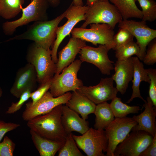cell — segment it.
Returning a JSON list of instances; mask_svg holds the SVG:
<instances>
[{"instance_id": "37", "label": "cell", "mask_w": 156, "mask_h": 156, "mask_svg": "<svg viewBox=\"0 0 156 156\" xmlns=\"http://www.w3.org/2000/svg\"><path fill=\"white\" fill-rule=\"evenodd\" d=\"M20 125H21L19 124L6 122L0 120V142L7 133L15 129Z\"/></svg>"}, {"instance_id": "9", "label": "cell", "mask_w": 156, "mask_h": 156, "mask_svg": "<svg viewBox=\"0 0 156 156\" xmlns=\"http://www.w3.org/2000/svg\"><path fill=\"white\" fill-rule=\"evenodd\" d=\"M89 8V6L87 5L76 6L72 3L65 11V18H67V21L62 26L57 27L56 38L51 50L52 60L55 63L57 61V51L61 42L70 35L78 23L85 20V15Z\"/></svg>"}, {"instance_id": "18", "label": "cell", "mask_w": 156, "mask_h": 156, "mask_svg": "<svg viewBox=\"0 0 156 156\" xmlns=\"http://www.w3.org/2000/svg\"><path fill=\"white\" fill-rule=\"evenodd\" d=\"M143 105L144 110L139 115H134L132 118L137 122L131 131H145L153 137L156 134V109L154 107L152 102L149 96Z\"/></svg>"}, {"instance_id": "3", "label": "cell", "mask_w": 156, "mask_h": 156, "mask_svg": "<svg viewBox=\"0 0 156 156\" xmlns=\"http://www.w3.org/2000/svg\"><path fill=\"white\" fill-rule=\"evenodd\" d=\"M26 60L34 67L40 85L52 80L57 65L52 60L51 50L45 49L34 42L28 48Z\"/></svg>"}, {"instance_id": "12", "label": "cell", "mask_w": 156, "mask_h": 156, "mask_svg": "<svg viewBox=\"0 0 156 156\" xmlns=\"http://www.w3.org/2000/svg\"><path fill=\"white\" fill-rule=\"evenodd\" d=\"M71 94L69 92L61 96L54 97L48 91L34 105H31L30 102L26 104L22 115V118L24 120L28 121L36 116L46 114L59 105L66 104Z\"/></svg>"}, {"instance_id": "36", "label": "cell", "mask_w": 156, "mask_h": 156, "mask_svg": "<svg viewBox=\"0 0 156 156\" xmlns=\"http://www.w3.org/2000/svg\"><path fill=\"white\" fill-rule=\"evenodd\" d=\"M142 61L145 64L148 65H153L156 62V40L150 44Z\"/></svg>"}, {"instance_id": "35", "label": "cell", "mask_w": 156, "mask_h": 156, "mask_svg": "<svg viewBox=\"0 0 156 156\" xmlns=\"http://www.w3.org/2000/svg\"><path fill=\"white\" fill-rule=\"evenodd\" d=\"M52 81V80L40 85L37 89L31 93L30 98L32 101L30 103L31 105L35 104L48 91L51 86Z\"/></svg>"}, {"instance_id": "29", "label": "cell", "mask_w": 156, "mask_h": 156, "mask_svg": "<svg viewBox=\"0 0 156 156\" xmlns=\"http://www.w3.org/2000/svg\"><path fill=\"white\" fill-rule=\"evenodd\" d=\"M72 133L67 135L65 142L58 151V156H83L78 149Z\"/></svg>"}, {"instance_id": "33", "label": "cell", "mask_w": 156, "mask_h": 156, "mask_svg": "<svg viewBox=\"0 0 156 156\" xmlns=\"http://www.w3.org/2000/svg\"><path fill=\"white\" fill-rule=\"evenodd\" d=\"M16 145L8 136L0 142V156H13Z\"/></svg>"}, {"instance_id": "19", "label": "cell", "mask_w": 156, "mask_h": 156, "mask_svg": "<svg viewBox=\"0 0 156 156\" xmlns=\"http://www.w3.org/2000/svg\"><path fill=\"white\" fill-rule=\"evenodd\" d=\"M86 45V42L81 39L70 38L67 44L58 53L55 74H60L64 68L73 63L81 48Z\"/></svg>"}, {"instance_id": "15", "label": "cell", "mask_w": 156, "mask_h": 156, "mask_svg": "<svg viewBox=\"0 0 156 156\" xmlns=\"http://www.w3.org/2000/svg\"><path fill=\"white\" fill-rule=\"evenodd\" d=\"M112 77L101 78L98 84L89 87L83 85L77 90L96 104L111 100L118 92L113 85Z\"/></svg>"}, {"instance_id": "14", "label": "cell", "mask_w": 156, "mask_h": 156, "mask_svg": "<svg viewBox=\"0 0 156 156\" xmlns=\"http://www.w3.org/2000/svg\"><path fill=\"white\" fill-rule=\"evenodd\" d=\"M118 27L128 30L135 37L142 60L147 46L156 38V30L149 27L146 22L142 21L122 20L119 23Z\"/></svg>"}, {"instance_id": "32", "label": "cell", "mask_w": 156, "mask_h": 156, "mask_svg": "<svg viewBox=\"0 0 156 156\" xmlns=\"http://www.w3.org/2000/svg\"><path fill=\"white\" fill-rule=\"evenodd\" d=\"M146 70L150 79L149 97L153 103L154 108L156 109V69L150 68Z\"/></svg>"}, {"instance_id": "13", "label": "cell", "mask_w": 156, "mask_h": 156, "mask_svg": "<svg viewBox=\"0 0 156 156\" xmlns=\"http://www.w3.org/2000/svg\"><path fill=\"white\" fill-rule=\"evenodd\" d=\"M109 50L105 45L99 44L97 47L86 45L83 47L79 53L80 60L92 64L97 67L103 74L109 75L114 69V62L109 58Z\"/></svg>"}, {"instance_id": "11", "label": "cell", "mask_w": 156, "mask_h": 156, "mask_svg": "<svg viewBox=\"0 0 156 156\" xmlns=\"http://www.w3.org/2000/svg\"><path fill=\"white\" fill-rule=\"evenodd\" d=\"M154 137L143 131H132L115 148L114 156H139Z\"/></svg>"}, {"instance_id": "20", "label": "cell", "mask_w": 156, "mask_h": 156, "mask_svg": "<svg viewBox=\"0 0 156 156\" xmlns=\"http://www.w3.org/2000/svg\"><path fill=\"white\" fill-rule=\"evenodd\" d=\"M61 110L62 122L67 135L73 131L77 132L82 135L89 129L88 122L81 118L77 113L66 105H63Z\"/></svg>"}, {"instance_id": "39", "label": "cell", "mask_w": 156, "mask_h": 156, "mask_svg": "<svg viewBox=\"0 0 156 156\" xmlns=\"http://www.w3.org/2000/svg\"><path fill=\"white\" fill-rule=\"evenodd\" d=\"M48 3L53 7L57 6L60 3L59 0H46Z\"/></svg>"}, {"instance_id": "2", "label": "cell", "mask_w": 156, "mask_h": 156, "mask_svg": "<svg viewBox=\"0 0 156 156\" xmlns=\"http://www.w3.org/2000/svg\"><path fill=\"white\" fill-rule=\"evenodd\" d=\"M66 11L55 18L49 21H38L28 26L24 33L9 39L14 40H32L38 46L46 49L52 47L56 38L58 25L65 18Z\"/></svg>"}, {"instance_id": "23", "label": "cell", "mask_w": 156, "mask_h": 156, "mask_svg": "<svg viewBox=\"0 0 156 156\" xmlns=\"http://www.w3.org/2000/svg\"><path fill=\"white\" fill-rule=\"evenodd\" d=\"M30 132L32 142L41 156H55L65 141L48 139L31 130Z\"/></svg>"}, {"instance_id": "40", "label": "cell", "mask_w": 156, "mask_h": 156, "mask_svg": "<svg viewBox=\"0 0 156 156\" xmlns=\"http://www.w3.org/2000/svg\"><path fill=\"white\" fill-rule=\"evenodd\" d=\"M72 3L76 6H83V0H73Z\"/></svg>"}, {"instance_id": "7", "label": "cell", "mask_w": 156, "mask_h": 156, "mask_svg": "<svg viewBox=\"0 0 156 156\" xmlns=\"http://www.w3.org/2000/svg\"><path fill=\"white\" fill-rule=\"evenodd\" d=\"M90 28H74L70 32L72 37L81 39L97 46H106L109 50H114L116 45L114 41V31L109 25L105 23H92Z\"/></svg>"}, {"instance_id": "25", "label": "cell", "mask_w": 156, "mask_h": 156, "mask_svg": "<svg viewBox=\"0 0 156 156\" xmlns=\"http://www.w3.org/2000/svg\"><path fill=\"white\" fill-rule=\"evenodd\" d=\"M94 114L95 116L94 127L96 129H104L114 118L109 104L107 102L97 104Z\"/></svg>"}, {"instance_id": "22", "label": "cell", "mask_w": 156, "mask_h": 156, "mask_svg": "<svg viewBox=\"0 0 156 156\" xmlns=\"http://www.w3.org/2000/svg\"><path fill=\"white\" fill-rule=\"evenodd\" d=\"M133 66V73L132 79V92L130 99L126 102L129 103L136 98H139L144 102V100L141 96L140 86L142 81L149 83L150 79L142 62L137 56L132 57Z\"/></svg>"}, {"instance_id": "10", "label": "cell", "mask_w": 156, "mask_h": 156, "mask_svg": "<svg viewBox=\"0 0 156 156\" xmlns=\"http://www.w3.org/2000/svg\"><path fill=\"white\" fill-rule=\"evenodd\" d=\"M137 122L132 117L115 118L105 128L108 140L106 156H114L117 145L122 141Z\"/></svg>"}, {"instance_id": "17", "label": "cell", "mask_w": 156, "mask_h": 156, "mask_svg": "<svg viewBox=\"0 0 156 156\" xmlns=\"http://www.w3.org/2000/svg\"><path fill=\"white\" fill-rule=\"evenodd\" d=\"M115 73L111 77L116 85L118 92L122 95L126 92L133 73L132 57L124 60H117L114 64Z\"/></svg>"}, {"instance_id": "4", "label": "cell", "mask_w": 156, "mask_h": 156, "mask_svg": "<svg viewBox=\"0 0 156 156\" xmlns=\"http://www.w3.org/2000/svg\"><path fill=\"white\" fill-rule=\"evenodd\" d=\"M82 62L77 60L64 68L61 74H55L52 81L50 92L54 97L61 96L70 91H74L83 85L77 77Z\"/></svg>"}, {"instance_id": "1", "label": "cell", "mask_w": 156, "mask_h": 156, "mask_svg": "<svg viewBox=\"0 0 156 156\" xmlns=\"http://www.w3.org/2000/svg\"><path fill=\"white\" fill-rule=\"evenodd\" d=\"M59 105L49 112L36 116L27 121L31 130L43 137L51 140L65 141L67 134L61 121L62 105Z\"/></svg>"}, {"instance_id": "28", "label": "cell", "mask_w": 156, "mask_h": 156, "mask_svg": "<svg viewBox=\"0 0 156 156\" xmlns=\"http://www.w3.org/2000/svg\"><path fill=\"white\" fill-rule=\"evenodd\" d=\"M115 57L117 60H126L135 55L142 61L140 48L136 42L131 41L116 49Z\"/></svg>"}, {"instance_id": "16", "label": "cell", "mask_w": 156, "mask_h": 156, "mask_svg": "<svg viewBox=\"0 0 156 156\" xmlns=\"http://www.w3.org/2000/svg\"><path fill=\"white\" fill-rule=\"evenodd\" d=\"M37 82V74L35 68L32 64L28 63L18 70L10 92L14 96L19 98L27 90L32 92Z\"/></svg>"}, {"instance_id": "42", "label": "cell", "mask_w": 156, "mask_h": 156, "mask_svg": "<svg viewBox=\"0 0 156 156\" xmlns=\"http://www.w3.org/2000/svg\"><path fill=\"white\" fill-rule=\"evenodd\" d=\"M3 94V91L1 88L0 87V98L1 97Z\"/></svg>"}, {"instance_id": "30", "label": "cell", "mask_w": 156, "mask_h": 156, "mask_svg": "<svg viewBox=\"0 0 156 156\" xmlns=\"http://www.w3.org/2000/svg\"><path fill=\"white\" fill-rule=\"evenodd\" d=\"M142 8V21L153 22L156 19V3L154 0H137Z\"/></svg>"}, {"instance_id": "27", "label": "cell", "mask_w": 156, "mask_h": 156, "mask_svg": "<svg viewBox=\"0 0 156 156\" xmlns=\"http://www.w3.org/2000/svg\"><path fill=\"white\" fill-rule=\"evenodd\" d=\"M109 105L115 118H123L129 114L138 113L141 109L139 106H131L123 103L121 98L117 96L111 100Z\"/></svg>"}, {"instance_id": "38", "label": "cell", "mask_w": 156, "mask_h": 156, "mask_svg": "<svg viewBox=\"0 0 156 156\" xmlns=\"http://www.w3.org/2000/svg\"><path fill=\"white\" fill-rule=\"evenodd\" d=\"M156 156V134L150 144L140 154L139 156Z\"/></svg>"}, {"instance_id": "26", "label": "cell", "mask_w": 156, "mask_h": 156, "mask_svg": "<svg viewBox=\"0 0 156 156\" xmlns=\"http://www.w3.org/2000/svg\"><path fill=\"white\" fill-rule=\"evenodd\" d=\"M25 0H0V16L10 19L16 16L21 11Z\"/></svg>"}, {"instance_id": "21", "label": "cell", "mask_w": 156, "mask_h": 156, "mask_svg": "<svg viewBox=\"0 0 156 156\" xmlns=\"http://www.w3.org/2000/svg\"><path fill=\"white\" fill-rule=\"evenodd\" d=\"M71 93L70 99L66 104V106L86 120L89 114H94L96 104L77 90Z\"/></svg>"}, {"instance_id": "43", "label": "cell", "mask_w": 156, "mask_h": 156, "mask_svg": "<svg viewBox=\"0 0 156 156\" xmlns=\"http://www.w3.org/2000/svg\"><path fill=\"white\" fill-rule=\"evenodd\" d=\"M135 1H137V0H134Z\"/></svg>"}, {"instance_id": "6", "label": "cell", "mask_w": 156, "mask_h": 156, "mask_svg": "<svg viewBox=\"0 0 156 156\" xmlns=\"http://www.w3.org/2000/svg\"><path fill=\"white\" fill-rule=\"evenodd\" d=\"M85 17L84 22L80 27L83 28L92 23H105L114 29L122 20L119 11L109 0L98 1L89 6Z\"/></svg>"}, {"instance_id": "41", "label": "cell", "mask_w": 156, "mask_h": 156, "mask_svg": "<svg viewBox=\"0 0 156 156\" xmlns=\"http://www.w3.org/2000/svg\"><path fill=\"white\" fill-rule=\"evenodd\" d=\"M105 0H87L86 5L87 6H90L98 1Z\"/></svg>"}, {"instance_id": "8", "label": "cell", "mask_w": 156, "mask_h": 156, "mask_svg": "<svg viewBox=\"0 0 156 156\" xmlns=\"http://www.w3.org/2000/svg\"><path fill=\"white\" fill-rule=\"evenodd\" d=\"M77 146L87 156H105L108 147V140L104 129L92 127L81 135L73 134Z\"/></svg>"}, {"instance_id": "31", "label": "cell", "mask_w": 156, "mask_h": 156, "mask_svg": "<svg viewBox=\"0 0 156 156\" xmlns=\"http://www.w3.org/2000/svg\"><path fill=\"white\" fill-rule=\"evenodd\" d=\"M133 36L128 30L123 28L119 29L116 34L114 36L113 40L116 46L114 50L131 41L133 40Z\"/></svg>"}, {"instance_id": "24", "label": "cell", "mask_w": 156, "mask_h": 156, "mask_svg": "<svg viewBox=\"0 0 156 156\" xmlns=\"http://www.w3.org/2000/svg\"><path fill=\"white\" fill-rule=\"evenodd\" d=\"M119 11L122 20L130 18L142 19V14L134 0H109Z\"/></svg>"}, {"instance_id": "34", "label": "cell", "mask_w": 156, "mask_h": 156, "mask_svg": "<svg viewBox=\"0 0 156 156\" xmlns=\"http://www.w3.org/2000/svg\"><path fill=\"white\" fill-rule=\"evenodd\" d=\"M31 92L29 90H27L24 92L20 96L18 101L15 103L12 102L6 111V114H13L20 109L24 103L30 98Z\"/></svg>"}, {"instance_id": "5", "label": "cell", "mask_w": 156, "mask_h": 156, "mask_svg": "<svg viewBox=\"0 0 156 156\" xmlns=\"http://www.w3.org/2000/svg\"><path fill=\"white\" fill-rule=\"evenodd\" d=\"M48 3L46 0H31L26 7H21L22 14L20 18L3 24L2 28L4 34L7 36L12 35L19 27L33 21H47Z\"/></svg>"}]
</instances>
